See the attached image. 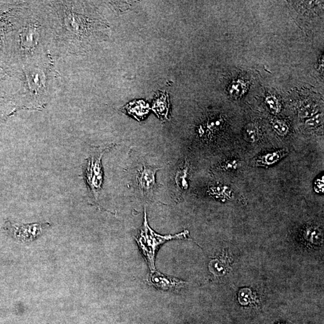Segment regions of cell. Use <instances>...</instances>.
Here are the masks:
<instances>
[{"instance_id":"6da1fadb","label":"cell","mask_w":324,"mask_h":324,"mask_svg":"<svg viewBox=\"0 0 324 324\" xmlns=\"http://www.w3.org/2000/svg\"><path fill=\"white\" fill-rule=\"evenodd\" d=\"M51 12L52 41L60 53L84 54L108 35L109 25L86 1H47Z\"/></svg>"},{"instance_id":"7a4b0ae2","label":"cell","mask_w":324,"mask_h":324,"mask_svg":"<svg viewBox=\"0 0 324 324\" xmlns=\"http://www.w3.org/2000/svg\"><path fill=\"white\" fill-rule=\"evenodd\" d=\"M12 20L8 55L15 73L50 54L52 27L48 2L21 1Z\"/></svg>"},{"instance_id":"3957f363","label":"cell","mask_w":324,"mask_h":324,"mask_svg":"<svg viewBox=\"0 0 324 324\" xmlns=\"http://www.w3.org/2000/svg\"><path fill=\"white\" fill-rule=\"evenodd\" d=\"M15 75L21 80L24 109H44L53 90L55 71L51 54L25 65Z\"/></svg>"},{"instance_id":"277c9868","label":"cell","mask_w":324,"mask_h":324,"mask_svg":"<svg viewBox=\"0 0 324 324\" xmlns=\"http://www.w3.org/2000/svg\"><path fill=\"white\" fill-rule=\"evenodd\" d=\"M144 222L138 235L135 237L136 241L138 243L139 248L141 250L142 254L149 263V267L151 271L155 270V255L160 245L165 242L171 240L173 239H187L189 235L188 231H184L183 233L176 234V235L162 236L155 233L150 227L147 221V213L145 209Z\"/></svg>"},{"instance_id":"5b68a950","label":"cell","mask_w":324,"mask_h":324,"mask_svg":"<svg viewBox=\"0 0 324 324\" xmlns=\"http://www.w3.org/2000/svg\"><path fill=\"white\" fill-rule=\"evenodd\" d=\"M111 147L94 148L83 167V176L88 191V196L94 204L99 205L98 198L104 183L102 156Z\"/></svg>"},{"instance_id":"8992f818","label":"cell","mask_w":324,"mask_h":324,"mask_svg":"<svg viewBox=\"0 0 324 324\" xmlns=\"http://www.w3.org/2000/svg\"><path fill=\"white\" fill-rule=\"evenodd\" d=\"M51 226L49 223L13 225L10 221L5 223L4 230L13 237L22 242L31 241L41 235L44 229Z\"/></svg>"},{"instance_id":"52a82bcc","label":"cell","mask_w":324,"mask_h":324,"mask_svg":"<svg viewBox=\"0 0 324 324\" xmlns=\"http://www.w3.org/2000/svg\"><path fill=\"white\" fill-rule=\"evenodd\" d=\"M150 283L163 291H176L185 285L186 281L157 271H151L149 279Z\"/></svg>"},{"instance_id":"ba28073f","label":"cell","mask_w":324,"mask_h":324,"mask_svg":"<svg viewBox=\"0 0 324 324\" xmlns=\"http://www.w3.org/2000/svg\"><path fill=\"white\" fill-rule=\"evenodd\" d=\"M159 170L158 168L144 165L142 170L139 171L137 180L138 186L142 192V194L147 196H151L157 188L155 182V173Z\"/></svg>"},{"instance_id":"9c48e42d","label":"cell","mask_w":324,"mask_h":324,"mask_svg":"<svg viewBox=\"0 0 324 324\" xmlns=\"http://www.w3.org/2000/svg\"><path fill=\"white\" fill-rule=\"evenodd\" d=\"M170 108L169 96L165 91L156 95L153 102L152 110L158 118L161 120H167Z\"/></svg>"},{"instance_id":"30bf717a","label":"cell","mask_w":324,"mask_h":324,"mask_svg":"<svg viewBox=\"0 0 324 324\" xmlns=\"http://www.w3.org/2000/svg\"><path fill=\"white\" fill-rule=\"evenodd\" d=\"M123 108L126 110L129 114L133 116L138 121L145 119L147 115L149 114L150 110V105L142 100L129 103Z\"/></svg>"},{"instance_id":"8fae6325","label":"cell","mask_w":324,"mask_h":324,"mask_svg":"<svg viewBox=\"0 0 324 324\" xmlns=\"http://www.w3.org/2000/svg\"><path fill=\"white\" fill-rule=\"evenodd\" d=\"M289 151L286 149L278 150V151L269 152L261 156L258 157L255 160V167H270L271 166L276 164L283 157L288 155Z\"/></svg>"},{"instance_id":"7c38bea8","label":"cell","mask_w":324,"mask_h":324,"mask_svg":"<svg viewBox=\"0 0 324 324\" xmlns=\"http://www.w3.org/2000/svg\"><path fill=\"white\" fill-rule=\"evenodd\" d=\"M189 171V163L186 160L181 163L176 171L174 177L176 189L181 194L188 188Z\"/></svg>"},{"instance_id":"4fadbf2b","label":"cell","mask_w":324,"mask_h":324,"mask_svg":"<svg viewBox=\"0 0 324 324\" xmlns=\"http://www.w3.org/2000/svg\"><path fill=\"white\" fill-rule=\"evenodd\" d=\"M229 263H230V260L226 258L212 260L210 262V270L216 276H222L225 275L227 271L229 268Z\"/></svg>"},{"instance_id":"5bb4252c","label":"cell","mask_w":324,"mask_h":324,"mask_svg":"<svg viewBox=\"0 0 324 324\" xmlns=\"http://www.w3.org/2000/svg\"><path fill=\"white\" fill-rule=\"evenodd\" d=\"M238 300L243 305L255 304L257 302V298L250 289L244 288L239 291Z\"/></svg>"},{"instance_id":"9a60e30c","label":"cell","mask_w":324,"mask_h":324,"mask_svg":"<svg viewBox=\"0 0 324 324\" xmlns=\"http://www.w3.org/2000/svg\"><path fill=\"white\" fill-rule=\"evenodd\" d=\"M244 139L247 142H257L259 139V131L256 126L254 124L250 123L246 126L244 133Z\"/></svg>"},{"instance_id":"2e32d148","label":"cell","mask_w":324,"mask_h":324,"mask_svg":"<svg viewBox=\"0 0 324 324\" xmlns=\"http://www.w3.org/2000/svg\"><path fill=\"white\" fill-rule=\"evenodd\" d=\"M318 111L317 105L309 104L300 109L299 114L302 118H311L317 114Z\"/></svg>"},{"instance_id":"e0dca14e","label":"cell","mask_w":324,"mask_h":324,"mask_svg":"<svg viewBox=\"0 0 324 324\" xmlns=\"http://www.w3.org/2000/svg\"><path fill=\"white\" fill-rule=\"evenodd\" d=\"M273 128L278 135L285 136L289 131L288 126L281 120H275L272 123Z\"/></svg>"},{"instance_id":"ac0fdd59","label":"cell","mask_w":324,"mask_h":324,"mask_svg":"<svg viewBox=\"0 0 324 324\" xmlns=\"http://www.w3.org/2000/svg\"><path fill=\"white\" fill-rule=\"evenodd\" d=\"M324 122L323 114H316L313 117L305 121V125L309 128H316L321 126Z\"/></svg>"},{"instance_id":"d6986e66","label":"cell","mask_w":324,"mask_h":324,"mask_svg":"<svg viewBox=\"0 0 324 324\" xmlns=\"http://www.w3.org/2000/svg\"><path fill=\"white\" fill-rule=\"evenodd\" d=\"M266 104L273 113H278L280 110V106L278 100L275 97L270 96L265 100Z\"/></svg>"},{"instance_id":"ffe728a7","label":"cell","mask_w":324,"mask_h":324,"mask_svg":"<svg viewBox=\"0 0 324 324\" xmlns=\"http://www.w3.org/2000/svg\"><path fill=\"white\" fill-rule=\"evenodd\" d=\"M239 88L242 89V86L240 84H234L233 85L231 86L230 93L231 92V93L234 94V93H235L236 92V95H237V93H241V90H239Z\"/></svg>"},{"instance_id":"44dd1931","label":"cell","mask_w":324,"mask_h":324,"mask_svg":"<svg viewBox=\"0 0 324 324\" xmlns=\"http://www.w3.org/2000/svg\"><path fill=\"white\" fill-rule=\"evenodd\" d=\"M237 163L236 161H232L230 162V161H228V162H226L224 165V167H225V169L228 170H233V169H236L237 168Z\"/></svg>"},{"instance_id":"7402d4cb","label":"cell","mask_w":324,"mask_h":324,"mask_svg":"<svg viewBox=\"0 0 324 324\" xmlns=\"http://www.w3.org/2000/svg\"><path fill=\"white\" fill-rule=\"evenodd\" d=\"M315 187H317V189H316V191L319 192V191H322L324 190V183H322V181L321 180H318L317 182L315 184Z\"/></svg>"}]
</instances>
